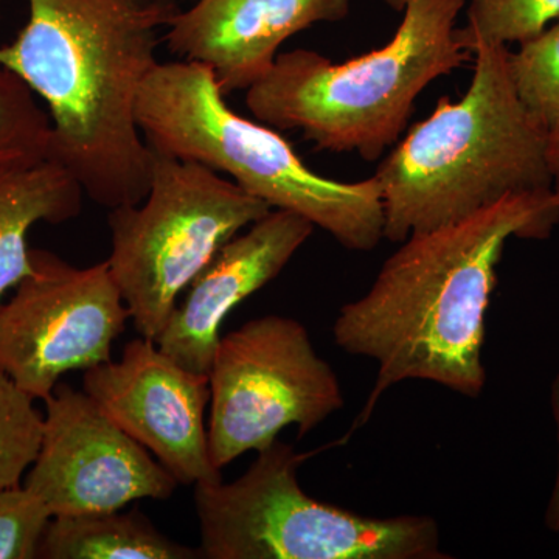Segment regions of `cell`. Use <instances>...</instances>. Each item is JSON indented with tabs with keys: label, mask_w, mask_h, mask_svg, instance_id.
I'll list each match as a JSON object with an SVG mask.
<instances>
[{
	"label": "cell",
	"mask_w": 559,
	"mask_h": 559,
	"mask_svg": "<svg viewBox=\"0 0 559 559\" xmlns=\"http://www.w3.org/2000/svg\"><path fill=\"white\" fill-rule=\"evenodd\" d=\"M558 224L554 191L513 194L400 242L371 288L334 320V344L380 367L353 429L369 421L392 385L407 380L477 399L487 384L485 320L503 249L510 238L547 240Z\"/></svg>",
	"instance_id": "6da1fadb"
},
{
	"label": "cell",
	"mask_w": 559,
	"mask_h": 559,
	"mask_svg": "<svg viewBox=\"0 0 559 559\" xmlns=\"http://www.w3.org/2000/svg\"><path fill=\"white\" fill-rule=\"evenodd\" d=\"M28 9L0 66L46 103L49 159L102 207L140 204L154 153L135 108L176 0H28Z\"/></svg>",
	"instance_id": "7a4b0ae2"
},
{
	"label": "cell",
	"mask_w": 559,
	"mask_h": 559,
	"mask_svg": "<svg viewBox=\"0 0 559 559\" xmlns=\"http://www.w3.org/2000/svg\"><path fill=\"white\" fill-rule=\"evenodd\" d=\"M506 46L474 51L459 102L441 97L381 162L384 240L406 241L468 218L513 194L551 191L549 131L522 106Z\"/></svg>",
	"instance_id": "3957f363"
},
{
	"label": "cell",
	"mask_w": 559,
	"mask_h": 559,
	"mask_svg": "<svg viewBox=\"0 0 559 559\" xmlns=\"http://www.w3.org/2000/svg\"><path fill=\"white\" fill-rule=\"evenodd\" d=\"M385 3L403 13L385 46L341 64L314 50L280 53L246 91L250 114L274 130L304 132L319 150L380 159L399 142L418 95L471 57L455 35L466 0Z\"/></svg>",
	"instance_id": "277c9868"
},
{
	"label": "cell",
	"mask_w": 559,
	"mask_h": 559,
	"mask_svg": "<svg viewBox=\"0 0 559 559\" xmlns=\"http://www.w3.org/2000/svg\"><path fill=\"white\" fill-rule=\"evenodd\" d=\"M135 117L154 153L226 176L271 209L329 231L345 249L369 252L384 240L374 176L342 182L312 171L274 128L231 110L205 66L159 62L140 91Z\"/></svg>",
	"instance_id": "5b68a950"
},
{
	"label": "cell",
	"mask_w": 559,
	"mask_h": 559,
	"mask_svg": "<svg viewBox=\"0 0 559 559\" xmlns=\"http://www.w3.org/2000/svg\"><path fill=\"white\" fill-rule=\"evenodd\" d=\"M275 441L237 480L194 485L209 559H447L430 516L374 518L322 502L300 487L301 463Z\"/></svg>",
	"instance_id": "8992f818"
},
{
	"label": "cell",
	"mask_w": 559,
	"mask_h": 559,
	"mask_svg": "<svg viewBox=\"0 0 559 559\" xmlns=\"http://www.w3.org/2000/svg\"><path fill=\"white\" fill-rule=\"evenodd\" d=\"M271 210L204 165L154 153L145 200L108 216L106 261L140 336L156 341L180 294L226 242Z\"/></svg>",
	"instance_id": "52a82bcc"
},
{
	"label": "cell",
	"mask_w": 559,
	"mask_h": 559,
	"mask_svg": "<svg viewBox=\"0 0 559 559\" xmlns=\"http://www.w3.org/2000/svg\"><path fill=\"white\" fill-rule=\"evenodd\" d=\"M209 452L219 471L267 450L288 426L310 433L344 407L341 382L299 320L270 314L221 337L209 371Z\"/></svg>",
	"instance_id": "ba28073f"
},
{
	"label": "cell",
	"mask_w": 559,
	"mask_h": 559,
	"mask_svg": "<svg viewBox=\"0 0 559 559\" xmlns=\"http://www.w3.org/2000/svg\"><path fill=\"white\" fill-rule=\"evenodd\" d=\"M33 272L0 307V367L35 400H46L62 374L110 360L130 310L108 261L73 266L32 249Z\"/></svg>",
	"instance_id": "9c48e42d"
},
{
	"label": "cell",
	"mask_w": 559,
	"mask_h": 559,
	"mask_svg": "<svg viewBox=\"0 0 559 559\" xmlns=\"http://www.w3.org/2000/svg\"><path fill=\"white\" fill-rule=\"evenodd\" d=\"M43 443L25 477L51 516L105 513L170 498L178 480L87 395L58 382L44 400Z\"/></svg>",
	"instance_id": "30bf717a"
},
{
	"label": "cell",
	"mask_w": 559,
	"mask_h": 559,
	"mask_svg": "<svg viewBox=\"0 0 559 559\" xmlns=\"http://www.w3.org/2000/svg\"><path fill=\"white\" fill-rule=\"evenodd\" d=\"M83 390L128 436L156 455L178 484H216L204 412L209 374L165 355L156 341H131L120 360L84 370Z\"/></svg>",
	"instance_id": "8fae6325"
},
{
	"label": "cell",
	"mask_w": 559,
	"mask_h": 559,
	"mask_svg": "<svg viewBox=\"0 0 559 559\" xmlns=\"http://www.w3.org/2000/svg\"><path fill=\"white\" fill-rule=\"evenodd\" d=\"M312 231L314 224L304 216L274 209L231 238L173 311L156 340L162 352L183 369L209 374L227 314L277 278Z\"/></svg>",
	"instance_id": "7c38bea8"
},
{
	"label": "cell",
	"mask_w": 559,
	"mask_h": 559,
	"mask_svg": "<svg viewBox=\"0 0 559 559\" xmlns=\"http://www.w3.org/2000/svg\"><path fill=\"white\" fill-rule=\"evenodd\" d=\"M352 0H197L165 28L168 50L215 73L224 95L267 75L280 47L320 22L349 14Z\"/></svg>",
	"instance_id": "4fadbf2b"
},
{
	"label": "cell",
	"mask_w": 559,
	"mask_h": 559,
	"mask_svg": "<svg viewBox=\"0 0 559 559\" xmlns=\"http://www.w3.org/2000/svg\"><path fill=\"white\" fill-rule=\"evenodd\" d=\"M83 194L76 179L51 159L0 168V307L3 296L33 272L28 231L38 223L79 216Z\"/></svg>",
	"instance_id": "5bb4252c"
},
{
	"label": "cell",
	"mask_w": 559,
	"mask_h": 559,
	"mask_svg": "<svg viewBox=\"0 0 559 559\" xmlns=\"http://www.w3.org/2000/svg\"><path fill=\"white\" fill-rule=\"evenodd\" d=\"M39 559H197L202 551L165 536L139 510L53 516Z\"/></svg>",
	"instance_id": "9a60e30c"
},
{
	"label": "cell",
	"mask_w": 559,
	"mask_h": 559,
	"mask_svg": "<svg viewBox=\"0 0 559 559\" xmlns=\"http://www.w3.org/2000/svg\"><path fill=\"white\" fill-rule=\"evenodd\" d=\"M559 17V0H469L459 43L474 53L480 47L509 46L535 38Z\"/></svg>",
	"instance_id": "2e32d148"
},
{
	"label": "cell",
	"mask_w": 559,
	"mask_h": 559,
	"mask_svg": "<svg viewBox=\"0 0 559 559\" xmlns=\"http://www.w3.org/2000/svg\"><path fill=\"white\" fill-rule=\"evenodd\" d=\"M51 123L31 87L0 66V168L49 159Z\"/></svg>",
	"instance_id": "e0dca14e"
},
{
	"label": "cell",
	"mask_w": 559,
	"mask_h": 559,
	"mask_svg": "<svg viewBox=\"0 0 559 559\" xmlns=\"http://www.w3.org/2000/svg\"><path fill=\"white\" fill-rule=\"evenodd\" d=\"M518 97L544 130L559 128V17L535 38L509 53Z\"/></svg>",
	"instance_id": "ac0fdd59"
},
{
	"label": "cell",
	"mask_w": 559,
	"mask_h": 559,
	"mask_svg": "<svg viewBox=\"0 0 559 559\" xmlns=\"http://www.w3.org/2000/svg\"><path fill=\"white\" fill-rule=\"evenodd\" d=\"M35 399L0 367V489L20 487L38 457L44 417Z\"/></svg>",
	"instance_id": "d6986e66"
},
{
	"label": "cell",
	"mask_w": 559,
	"mask_h": 559,
	"mask_svg": "<svg viewBox=\"0 0 559 559\" xmlns=\"http://www.w3.org/2000/svg\"><path fill=\"white\" fill-rule=\"evenodd\" d=\"M51 513L31 489H0V559L38 558Z\"/></svg>",
	"instance_id": "ffe728a7"
},
{
	"label": "cell",
	"mask_w": 559,
	"mask_h": 559,
	"mask_svg": "<svg viewBox=\"0 0 559 559\" xmlns=\"http://www.w3.org/2000/svg\"><path fill=\"white\" fill-rule=\"evenodd\" d=\"M550 406L555 425H557L558 468L554 488H551L549 503H547L546 514H544V521H546V527L549 528L550 532L559 533V373L555 377L554 382H551Z\"/></svg>",
	"instance_id": "44dd1931"
},
{
	"label": "cell",
	"mask_w": 559,
	"mask_h": 559,
	"mask_svg": "<svg viewBox=\"0 0 559 559\" xmlns=\"http://www.w3.org/2000/svg\"><path fill=\"white\" fill-rule=\"evenodd\" d=\"M547 165L551 176V191L559 202V128L549 132L547 140Z\"/></svg>",
	"instance_id": "7402d4cb"
},
{
	"label": "cell",
	"mask_w": 559,
	"mask_h": 559,
	"mask_svg": "<svg viewBox=\"0 0 559 559\" xmlns=\"http://www.w3.org/2000/svg\"><path fill=\"white\" fill-rule=\"evenodd\" d=\"M3 0H0V11H2Z\"/></svg>",
	"instance_id": "603a6c76"
}]
</instances>
